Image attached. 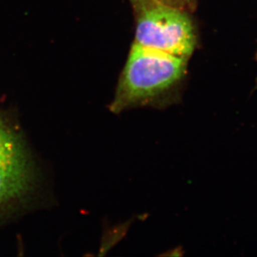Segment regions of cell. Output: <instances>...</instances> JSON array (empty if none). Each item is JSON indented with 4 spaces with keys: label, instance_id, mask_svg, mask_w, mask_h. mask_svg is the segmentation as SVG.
<instances>
[{
    "label": "cell",
    "instance_id": "obj_2",
    "mask_svg": "<svg viewBox=\"0 0 257 257\" xmlns=\"http://www.w3.org/2000/svg\"><path fill=\"white\" fill-rule=\"evenodd\" d=\"M37 184L36 169L25 140L0 116V221L27 206Z\"/></svg>",
    "mask_w": 257,
    "mask_h": 257
},
{
    "label": "cell",
    "instance_id": "obj_1",
    "mask_svg": "<svg viewBox=\"0 0 257 257\" xmlns=\"http://www.w3.org/2000/svg\"><path fill=\"white\" fill-rule=\"evenodd\" d=\"M186 71L187 59L134 43L110 110L120 113L135 107H169L177 102L174 90Z\"/></svg>",
    "mask_w": 257,
    "mask_h": 257
},
{
    "label": "cell",
    "instance_id": "obj_4",
    "mask_svg": "<svg viewBox=\"0 0 257 257\" xmlns=\"http://www.w3.org/2000/svg\"><path fill=\"white\" fill-rule=\"evenodd\" d=\"M134 4L143 2V1H157V2L163 3L166 5H172L175 7L179 8L180 6H184L185 5H191L193 0H132Z\"/></svg>",
    "mask_w": 257,
    "mask_h": 257
},
{
    "label": "cell",
    "instance_id": "obj_3",
    "mask_svg": "<svg viewBox=\"0 0 257 257\" xmlns=\"http://www.w3.org/2000/svg\"><path fill=\"white\" fill-rule=\"evenodd\" d=\"M139 10L135 44L188 59L196 46L194 28L179 8L157 1L135 4Z\"/></svg>",
    "mask_w": 257,
    "mask_h": 257
}]
</instances>
